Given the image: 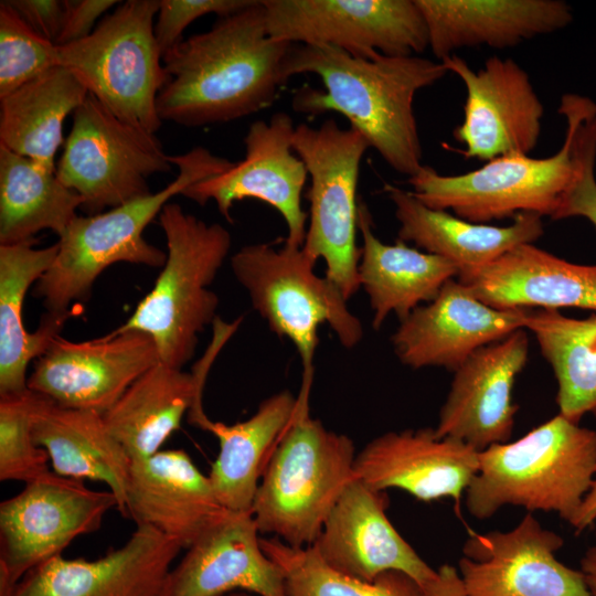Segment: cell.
I'll return each instance as SVG.
<instances>
[{"label": "cell", "instance_id": "obj_1", "mask_svg": "<svg viewBox=\"0 0 596 596\" xmlns=\"http://www.w3.org/2000/svg\"><path fill=\"white\" fill-rule=\"evenodd\" d=\"M292 45L269 35L263 0L219 18L162 55L160 119L194 128L270 107L287 83L284 64Z\"/></svg>", "mask_w": 596, "mask_h": 596}, {"label": "cell", "instance_id": "obj_2", "mask_svg": "<svg viewBox=\"0 0 596 596\" xmlns=\"http://www.w3.org/2000/svg\"><path fill=\"white\" fill-rule=\"evenodd\" d=\"M284 73L287 81L311 73L324 86L298 89L296 111L343 115L392 169L408 178L424 166L414 99L446 76L443 62L418 55L365 58L329 45L294 44Z\"/></svg>", "mask_w": 596, "mask_h": 596}, {"label": "cell", "instance_id": "obj_3", "mask_svg": "<svg viewBox=\"0 0 596 596\" xmlns=\"http://www.w3.org/2000/svg\"><path fill=\"white\" fill-rule=\"evenodd\" d=\"M595 478L596 430L557 414L514 441L480 451L466 507L479 520L518 505L555 512L571 524Z\"/></svg>", "mask_w": 596, "mask_h": 596}, {"label": "cell", "instance_id": "obj_4", "mask_svg": "<svg viewBox=\"0 0 596 596\" xmlns=\"http://www.w3.org/2000/svg\"><path fill=\"white\" fill-rule=\"evenodd\" d=\"M311 384L302 380L297 413L266 464L251 509L260 534L296 547L316 542L355 478L352 439L309 414Z\"/></svg>", "mask_w": 596, "mask_h": 596}, {"label": "cell", "instance_id": "obj_5", "mask_svg": "<svg viewBox=\"0 0 596 596\" xmlns=\"http://www.w3.org/2000/svg\"><path fill=\"white\" fill-rule=\"evenodd\" d=\"M178 175L156 193L137 198L95 215H76L56 242L58 251L51 267L36 281L33 295L46 312L76 316L73 302L89 299L97 277L116 263L162 267L167 253L147 242L143 231L168 201L213 173L222 158L204 147L170 156Z\"/></svg>", "mask_w": 596, "mask_h": 596}, {"label": "cell", "instance_id": "obj_6", "mask_svg": "<svg viewBox=\"0 0 596 596\" xmlns=\"http://www.w3.org/2000/svg\"><path fill=\"white\" fill-rule=\"evenodd\" d=\"M167 259L152 289L119 331L137 330L153 340L159 360L182 369L194 355L198 336L213 323L219 297L209 289L231 248V234L167 203L159 214Z\"/></svg>", "mask_w": 596, "mask_h": 596}, {"label": "cell", "instance_id": "obj_7", "mask_svg": "<svg viewBox=\"0 0 596 596\" xmlns=\"http://www.w3.org/2000/svg\"><path fill=\"white\" fill-rule=\"evenodd\" d=\"M317 262L304 247L285 242L280 248L270 243L248 244L231 257L232 272L248 292L253 308L275 334L294 344L302 379L311 380L322 323H328L348 349L363 336L362 323L348 309L339 287L315 273Z\"/></svg>", "mask_w": 596, "mask_h": 596}, {"label": "cell", "instance_id": "obj_8", "mask_svg": "<svg viewBox=\"0 0 596 596\" xmlns=\"http://www.w3.org/2000/svg\"><path fill=\"white\" fill-rule=\"evenodd\" d=\"M158 0H128L85 39L57 46V64L120 120L156 134L162 120L157 97L167 82L155 35Z\"/></svg>", "mask_w": 596, "mask_h": 596}, {"label": "cell", "instance_id": "obj_9", "mask_svg": "<svg viewBox=\"0 0 596 596\" xmlns=\"http://www.w3.org/2000/svg\"><path fill=\"white\" fill-rule=\"evenodd\" d=\"M371 148L354 128H341L334 119L319 127L296 126L292 149L304 161L310 187L309 225L304 249L326 262V277L349 300L360 288L356 245L361 160Z\"/></svg>", "mask_w": 596, "mask_h": 596}, {"label": "cell", "instance_id": "obj_10", "mask_svg": "<svg viewBox=\"0 0 596 596\" xmlns=\"http://www.w3.org/2000/svg\"><path fill=\"white\" fill-rule=\"evenodd\" d=\"M574 174V140L566 127L561 148L550 157L509 155L456 175L423 166L407 183L412 194L428 207L451 210L464 220L487 224L520 213L553 220Z\"/></svg>", "mask_w": 596, "mask_h": 596}, {"label": "cell", "instance_id": "obj_11", "mask_svg": "<svg viewBox=\"0 0 596 596\" xmlns=\"http://www.w3.org/2000/svg\"><path fill=\"white\" fill-rule=\"evenodd\" d=\"M156 134L125 123L93 95L73 113L56 177L77 192L86 215H95L152 193L148 179L171 162Z\"/></svg>", "mask_w": 596, "mask_h": 596}, {"label": "cell", "instance_id": "obj_12", "mask_svg": "<svg viewBox=\"0 0 596 596\" xmlns=\"http://www.w3.org/2000/svg\"><path fill=\"white\" fill-rule=\"evenodd\" d=\"M270 36L353 56L418 55L428 32L415 0H263Z\"/></svg>", "mask_w": 596, "mask_h": 596}, {"label": "cell", "instance_id": "obj_13", "mask_svg": "<svg viewBox=\"0 0 596 596\" xmlns=\"http://www.w3.org/2000/svg\"><path fill=\"white\" fill-rule=\"evenodd\" d=\"M24 485L0 503V572L13 587L76 538L99 530L118 507L110 490H92L51 471Z\"/></svg>", "mask_w": 596, "mask_h": 596}, {"label": "cell", "instance_id": "obj_14", "mask_svg": "<svg viewBox=\"0 0 596 596\" xmlns=\"http://www.w3.org/2000/svg\"><path fill=\"white\" fill-rule=\"evenodd\" d=\"M295 128L292 118L284 111L275 113L268 121L252 123L244 138V159L226 160L217 171L188 187L182 195L201 205L214 201L228 222H233L231 209L235 202H265L286 223L285 243L302 247L308 213L302 210L301 194L309 175L292 149Z\"/></svg>", "mask_w": 596, "mask_h": 596}, {"label": "cell", "instance_id": "obj_15", "mask_svg": "<svg viewBox=\"0 0 596 596\" xmlns=\"http://www.w3.org/2000/svg\"><path fill=\"white\" fill-rule=\"evenodd\" d=\"M465 88L464 118L454 138L467 159L489 161L509 155H529L538 145L543 104L530 75L513 58L490 56L478 71L453 54L443 61Z\"/></svg>", "mask_w": 596, "mask_h": 596}, {"label": "cell", "instance_id": "obj_16", "mask_svg": "<svg viewBox=\"0 0 596 596\" xmlns=\"http://www.w3.org/2000/svg\"><path fill=\"white\" fill-rule=\"evenodd\" d=\"M158 361L153 340L141 331L115 329L86 341L58 334L35 360L28 389L58 406L104 414Z\"/></svg>", "mask_w": 596, "mask_h": 596}, {"label": "cell", "instance_id": "obj_17", "mask_svg": "<svg viewBox=\"0 0 596 596\" xmlns=\"http://www.w3.org/2000/svg\"><path fill=\"white\" fill-rule=\"evenodd\" d=\"M563 544L529 512L505 532L469 531L457 571L469 596H592L581 571L556 558Z\"/></svg>", "mask_w": 596, "mask_h": 596}, {"label": "cell", "instance_id": "obj_18", "mask_svg": "<svg viewBox=\"0 0 596 596\" xmlns=\"http://www.w3.org/2000/svg\"><path fill=\"white\" fill-rule=\"evenodd\" d=\"M213 328V340L191 373L158 361L103 414L107 429L131 461L160 451L180 428L185 414L188 422L198 428L207 418L202 407L207 373L216 354L236 331L234 324L223 321H216Z\"/></svg>", "mask_w": 596, "mask_h": 596}, {"label": "cell", "instance_id": "obj_19", "mask_svg": "<svg viewBox=\"0 0 596 596\" xmlns=\"http://www.w3.org/2000/svg\"><path fill=\"white\" fill-rule=\"evenodd\" d=\"M526 309H497L457 278L432 301L414 309L391 338L398 360L412 368L455 372L478 349L524 329Z\"/></svg>", "mask_w": 596, "mask_h": 596}, {"label": "cell", "instance_id": "obj_20", "mask_svg": "<svg viewBox=\"0 0 596 596\" xmlns=\"http://www.w3.org/2000/svg\"><path fill=\"white\" fill-rule=\"evenodd\" d=\"M529 354L525 329L473 352L455 372L435 433L478 451L509 441L519 406L512 392Z\"/></svg>", "mask_w": 596, "mask_h": 596}, {"label": "cell", "instance_id": "obj_21", "mask_svg": "<svg viewBox=\"0 0 596 596\" xmlns=\"http://www.w3.org/2000/svg\"><path fill=\"white\" fill-rule=\"evenodd\" d=\"M386 491L355 476L343 490L313 543L334 570L372 582L385 572L397 571L422 587L436 575L397 532L386 514Z\"/></svg>", "mask_w": 596, "mask_h": 596}, {"label": "cell", "instance_id": "obj_22", "mask_svg": "<svg viewBox=\"0 0 596 596\" xmlns=\"http://www.w3.org/2000/svg\"><path fill=\"white\" fill-rule=\"evenodd\" d=\"M181 550L175 540L137 525L125 544L99 558L58 555L39 565L20 581L12 596H162Z\"/></svg>", "mask_w": 596, "mask_h": 596}, {"label": "cell", "instance_id": "obj_23", "mask_svg": "<svg viewBox=\"0 0 596 596\" xmlns=\"http://www.w3.org/2000/svg\"><path fill=\"white\" fill-rule=\"evenodd\" d=\"M479 464L480 451L425 427L375 437L356 454L354 472L376 490L397 488L426 502L450 498L459 508Z\"/></svg>", "mask_w": 596, "mask_h": 596}, {"label": "cell", "instance_id": "obj_24", "mask_svg": "<svg viewBox=\"0 0 596 596\" xmlns=\"http://www.w3.org/2000/svg\"><path fill=\"white\" fill-rule=\"evenodd\" d=\"M251 512L227 511L171 568L162 596H287L279 567L260 546Z\"/></svg>", "mask_w": 596, "mask_h": 596}, {"label": "cell", "instance_id": "obj_25", "mask_svg": "<svg viewBox=\"0 0 596 596\" xmlns=\"http://www.w3.org/2000/svg\"><path fill=\"white\" fill-rule=\"evenodd\" d=\"M226 510L209 476L183 449L160 450L130 465L125 518L188 549Z\"/></svg>", "mask_w": 596, "mask_h": 596}, {"label": "cell", "instance_id": "obj_26", "mask_svg": "<svg viewBox=\"0 0 596 596\" xmlns=\"http://www.w3.org/2000/svg\"><path fill=\"white\" fill-rule=\"evenodd\" d=\"M497 309L579 308L596 312V265H581L525 243L456 277Z\"/></svg>", "mask_w": 596, "mask_h": 596}, {"label": "cell", "instance_id": "obj_27", "mask_svg": "<svg viewBox=\"0 0 596 596\" xmlns=\"http://www.w3.org/2000/svg\"><path fill=\"white\" fill-rule=\"evenodd\" d=\"M428 47L443 61L464 47L507 49L556 32L573 20L560 0H415Z\"/></svg>", "mask_w": 596, "mask_h": 596}, {"label": "cell", "instance_id": "obj_28", "mask_svg": "<svg viewBox=\"0 0 596 596\" xmlns=\"http://www.w3.org/2000/svg\"><path fill=\"white\" fill-rule=\"evenodd\" d=\"M383 190L400 224L397 240L453 262L458 274L485 266L518 245L534 243L544 232L538 214L520 213L505 226L473 223L428 207L396 185L385 183Z\"/></svg>", "mask_w": 596, "mask_h": 596}, {"label": "cell", "instance_id": "obj_29", "mask_svg": "<svg viewBox=\"0 0 596 596\" xmlns=\"http://www.w3.org/2000/svg\"><path fill=\"white\" fill-rule=\"evenodd\" d=\"M370 211L359 202L358 230L362 236L358 266L360 288L369 297L372 327L381 328L390 313L400 321L436 298L443 286L458 275L450 260L408 246L400 240L383 243L372 231Z\"/></svg>", "mask_w": 596, "mask_h": 596}, {"label": "cell", "instance_id": "obj_30", "mask_svg": "<svg viewBox=\"0 0 596 596\" xmlns=\"http://www.w3.org/2000/svg\"><path fill=\"white\" fill-rule=\"evenodd\" d=\"M32 435L47 453L53 472L104 482L125 517L131 459L107 429L103 414L62 407L42 395L32 416Z\"/></svg>", "mask_w": 596, "mask_h": 596}, {"label": "cell", "instance_id": "obj_31", "mask_svg": "<svg viewBox=\"0 0 596 596\" xmlns=\"http://www.w3.org/2000/svg\"><path fill=\"white\" fill-rule=\"evenodd\" d=\"M34 243L0 245V395L28 390L30 362L46 351L73 317L45 312L35 331L25 329V295L51 267L58 251L57 243L43 248L34 247Z\"/></svg>", "mask_w": 596, "mask_h": 596}, {"label": "cell", "instance_id": "obj_32", "mask_svg": "<svg viewBox=\"0 0 596 596\" xmlns=\"http://www.w3.org/2000/svg\"><path fill=\"white\" fill-rule=\"evenodd\" d=\"M298 396L285 390L265 398L247 419L227 425L209 417L201 429L220 445L209 478L219 502L228 511L251 512L266 464L294 419Z\"/></svg>", "mask_w": 596, "mask_h": 596}, {"label": "cell", "instance_id": "obj_33", "mask_svg": "<svg viewBox=\"0 0 596 596\" xmlns=\"http://www.w3.org/2000/svg\"><path fill=\"white\" fill-rule=\"evenodd\" d=\"M88 94L71 70L52 67L0 98V145L55 172L63 123Z\"/></svg>", "mask_w": 596, "mask_h": 596}, {"label": "cell", "instance_id": "obj_34", "mask_svg": "<svg viewBox=\"0 0 596 596\" xmlns=\"http://www.w3.org/2000/svg\"><path fill=\"white\" fill-rule=\"evenodd\" d=\"M82 204L55 172L0 145V245L34 242L43 230L60 237Z\"/></svg>", "mask_w": 596, "mask_h": 596}, {"label": "cell", "instance_id": "obj_35", "mask_svg": "<svg viewBox=\"0 0 596 596\" xmlns=\"http://www.w3.org/2000/svg\"><path fill=\"white\" fill-rule=\"evenodd\" d=\"M524 329L554 372L558 414L578 424L584 415H596V312L577 319L554 309H526Z\"/></svg>", "mask_w": 596, "mask_h": 596}, {"label": "cell", "instance_id": "obj_36", "mask_svg": "<svg viewBox=\"0 0 596 596\" xmlns=\"http://www.w3.org/2000/svg\"><path fill=\"white\" fill-rule=\"evenodd\" d=\"M265 554L279 567L287 596H425L405 573L390 571L372 582L331 567L315 545L296 547L278 538H260Z\"/></svg>", "mask_w": 596, "mask_h": 596}, {"label": "cell", "instance_id": "obj_37", "mask_svg": "<svg viewBox=\"0 0 596 596\" xmlns=\"http://www.w3.org/2000/svg\"><path fill=\"white\" fill-rule=\"evenodd\" d=\"M42 395H0V480L30 482L50 472L47 453L34 443L32 416Z\"/></svg>", "mask_w": 596, "mask_h": 596}, {"label": "cell", "instance_id": "obj_38", "mask_svg": "<svg viewBox=\"0 0 596 596\" xmlns=\"http://www.w3.org/2000/svg\"><path fill=\"white\" fill-rule=\"evenodd\" d=\"M560 115L573 134L575 174L553 220L581 216L596 228V103L572 99L561 107Z\"/></svg>", "mask_w": 596, "mask_h": 596}, {"label": "cell", "instance_id": "obj_39", "mask_svg": "<svg viewBox=\"0 0 596 596\" xmlns=\"http://www.w3.org/2000/svg\"><path fill=\"white\" fill-rule=\"evenodd\" d=\"M56 65V45L39 36L6 1H1L0 98Z\"/></svg>", "mask_w": 596, "mask_h": 596}, {"label": "cell", "instance_id": "obj_40", "mask_svg": "<svg viewBox=\"0 0 596 596\" xmlns=\"http://www.w3.org/2000/svg\"><path fill=\"white\" fill-rule=\"evenodd\" d=\"M254 0H160L155 35L162 55L180 43L188 25L206 14L219 18L237 12Z\"/></svg>", "mask_w": 596, "mask_h": 596}, {"label": "cell", "instance_id": "obj_41", "mask_svg": "<svg viewBox=\"0 0 596 596\" xmlns=\"http://www.w3.org/2000/svg\"><path fill=\"white\" fill-rule=\"evenodd\" d=\"M6 2L33 32L42 39L56 44L64 25V1L6 0Z\"/></svg>", "mask_w": 596, "mask_h": 596}, {"label": "cell", "instance_id": "obj_42", "mask_svg": "<svg viewBox=\"0 0 596 596\" xmlns=\"http://www.w3.org/2000/svg\"><path fill=\"white\" fill-rule=\"evenodd\" d=\"M117 3L116 0H64V25L55 45L87 38L95 30L96 21Z\"/></svg>", "mask_w": 596, "mask_h": 596}, {"label": "cell", "instance_id": "obj_43", "mask_svg": "<svg viewBox=\"0 0 596 596\" xmlns=\"http://www.w3.org/2000/svg\"><path fill=\"white\" fill-rule=\"evenodd\" d=\"M425 596H469L457 568L449 564L436 570V575L425 586Z\"/></svg>", "mask_w": 596, "mask_h": 596}, {"label": "cell", "instance_id": "obj_44", "mask_svg": "<svg viewBox=\"0 0 596 596\" xmlns=\"http://www.w3.org/2000/svg\"><path fill=\"white\" fill-rule=\"evenodd\" d=\"M596 520V478L571 525L576 532L584 531Z\"/></svg>", "mask_w": 596, "mask_h": 596}, {"label": "cell", "instance_id": "obj_45", "mask_svg": "<svg viewBox=\"0 0 596 596\" xmlns=\"http://www.w3.org/2000/svg\"><path fill=\"white\" fill-rule=\"evenodd\" d=\"M581 573L592 596H596V532L594 543L585 551L581 560Z\"/></svg>", "mask_w": 596, "mask_h": 596}, {"label": "cell", "instance_id": "obj_46", "mask_svg": "<svg viewBox=\"0 0 596 596\" xmlns=\"http://www.w3.org/2000/svg\"><path fill=\"white\" fill-rule=\"evenodd\" d=\"M226 596H251V594H247L245 592H234V593L228 594Z\"/></svg>", "mask_w": 596, "mask_h": 596}, {"label": "cell", "instance_id": "obj_47", "mask_svg": "<svg viewBox=\"0 0 596 596\" xmlns=\"http://www.w3.org/2000/svg\"><path fill=\"white\" fill-rule=\"evenodd\" d=\"M251 596H254V595H251Z\"/></svg>", "mask_w": 596, "mask_h": 596}]
</instances>
